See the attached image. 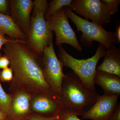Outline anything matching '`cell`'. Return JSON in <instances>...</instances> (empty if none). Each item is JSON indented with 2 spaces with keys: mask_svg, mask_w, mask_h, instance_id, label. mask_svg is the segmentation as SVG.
<instances>
[{
  "mask_svg": "<svg viewBox=\"0 0 120 120\" xmlns=\"http://www.w3.org/2000/svg\"><path fill=\"white\" fill-rule=\"evenodd\" d=\"M68 17L64 7L46 19L50 30L56 35V45L57 46L63 43L71 45L77 51L82 52L83 49L75 31L69 24Z\"/></svg>",
  "mask_w": 120,
  "mask_h": 120,
  "instance_id": "52a82bcc",
  "label": "cell"
},
{
  "mask_svg": "<svg viewBox=\"0 0 120 120\" xmlns=\"http://www.w3.org/2000/svg\"><path fill=\"white\" fill-rule=\"evenodd\" d=\"M11 17L28 39L34 1L31 0H12L11 1Z\"/></svg>",
  "mask_w": 120,
  "mask_h": 120,
  "instance_id": "7c38bea8",
  "label": "cell"
},
{
  "mask_svg": "<svg viewBox=\"0 0 120 120\" xmlns=\"http://www.w3.org/2000/svg\"><path fill=\"white\" fill-rule=\"evenodd\" d=\"M27 42L11 39L4 45V56L10 61L13 72L9 90L53 94L44 75L42 57L30 49Z\"/></svg>",
  "mask_w": 120,
  "mask_h": 120,
  "instance_id": "6da1fadb",
  "label": "cell"
},
{
  "mask_svg": "<svg viewBox=\"0 0 120 120\" xmlns=\"http://www.w3.org/2000/svg\"><path fill=\"white\" fill-rule=\"evenodd\" d=\"M58 58L63 66L71 68L86 88L92 92H97L95 86V75L98 62L103 57L106 50L105 46L99 44L95 54L86 60L74 58L66 52L61 45L58 46Z\"/></svg>",
  "mask_w": 120,
  "mask_h": 120,
  "instance_id": "277c9868",
  "label": "cell"
},
{
  "mask_svg": "<svg viewBox=\"0 0 120 120\" xmlns=\"http://www.w3.org/2000/svg\"><path fill=\"white\" fill-rule=\"evenodd\" d=\"M99 95L86 88L73 72L65 74L60 98L64 109L77 116L82 115L92 107Z\"/></svg>",
  "mask_w": 120,
  "mask_h": 120,
  "instance_id": "7a4b0ae2",
  "label": "cell"
},
{
  "mask_svg": "<svg viewBox=\"0 0 120 120\" xmlns=\"http://www.w3.org/2000/svg\"><path fill=\"white\" fill-rule=\"evenodd\" d=\"M12 100L11 95L6 93L0 83V110L7 115L10 110Z\"/></svg>",
  "mask_w": 120,
  "mask_h": 120,
  "instance_id": "e0dca14e",
  "label": "cell"
},
{
  "mask_svg": "<svg viewBox=\"0 0 120 120\" xmlns=\"http://www.w3.org/2000/svg\"><path fill=\"white\" fill-rule=\"evenodd\" d=\"M48 7L46 0L34 1V11L27 41L28 47L41 57L45 48L52 42L53 31L45 17Z\"/></svg>",
  "mask_w": 120,
  "mask_h": 120,
  "instance_id": "3957f363",
  "label": "cell"
},
{
  "mask_svg": "<svg viewBox=\"0 0 120 120\" xmlns=\"http://www.w3.org/2000/svg\"><path fill=\"white\" fill-rule=\"evenodd\" d=\"M103 62L96 68L97 71L111 73L120 77V50L115 45L107 49Z\"/></svg>",
  "mask_w": 120,
  "mask_h": 120,
  "instance_id": "5bb4252c",
  "label": "cell"
},
{
  "mask_svg": "<svg viewBox=\"0 0 120 120\" xmlns=\"http://www.w3.org/2000/svg\"><path fill=\"white\" fill-rule=\"evenodd\" d=\"M115 33V38H116V43H120V25L119 24L117 27Z\"/></svg>",
  "mask_w": 120,
  "mask_h": 120,
  "instance_id": "484cf974",
  "label": "cell"
},
{
  "mask_svg": "<svg viewBox=\"0 0 120 120\" xmlns=\"http://www.w3.org/2000/svg\"><path fill=\"white\" fill-rule=\"evenodd\" d=\"M42 58L46 80L53 94L60 99L62 80L65 75L63 72L64 66L56 55L53 42L45 48Z\"/></svg>",
  "mask_w": 120,
  "mask_h": 120,
  "instance_id": "8992f818",
  "label": "cell"
},
{
  "mask_svg": "<svg viewBox=\"0 0 120 120\" xmlns=\"http://www.w3.org/2000/svg\"><path fill=\"white\" fill-rule=\"evenodd\" d=\"M69 18L77 27V31H80V41L83 46L91 47L93 41L98 42L106 49L112 47L116 42L115 33L107 31L98 24L90 22L76 15L69 8L64 7Z\"/></svg>",
  "mask_w": 120,
  "mask_h": 120,
  "instance_id": "5b68a950",
  "label": "cell"
},
{
  "mask_svg": "<svg viewBox=\"0 0 120 120\" xmlns=\"http://www.w3.org/2000/svg\"><path fill=\"white\" fill-rule=\"evenodd\" d=\"M72 0H53L51 1L49 5V7L45 13V19L58 11L64 7L70 8Z\"/></svg>",
  "mask_w": 120,
  "mask_h": 120,
  "instance_id": "2e32d148",
  "label": "cell"
},
{
  "mask_svg": "<svg viewBox=\"0 0 120 120\" xmlns=\"http://www.w3.org/2000/svg\"><path fill=\"white\" fill-rule=\"evenodd\" d=\"M13 78V71L11 68L4 69L0 73V79L2 82H11Z\"/></svg>",
  "mask_w": 120,
  "mask_h": 120,
  "instance_id": "d6986e66",
  "label": "cell"
},
{
  "mask_svg": "<svg viewBox=\"0 0 120 120\" xmlns=\"http://www.w3.org/2000/svg\"><path fill=\"white\" fill-rule=\"evenodd\" d=\"M102 1L106 5L110 15H112L118 12L120 0H102Z\"/></svg>",
  "mask_w": 120,
  "mask_h": 120,
  "instance_id": "ac0fdd59",
  "label": "cell"
},
{
  "mask_svg": "<svg viewBox=\"0 0 120 120\" xmlns=\"http://www.w3.org/2000/svg\"><path fill=\"white\" fill-rule=\"evenodd\" d=\"M10 64V61L6 56H0V69L8 68Z\"/></svg>",
  "mask_w": 120,
  "mask_h": 120,
  "instance_id": "603a6c76",
  "label": "cell"
},
{
  "mask_svg": "<svg viewBox=\"0 0 120 120\" xmlns=\"http://www.w3.org/2000/svg\"><path fill=\"white\" fill-rule=\"evenodd\" d=\"M60 113L53 116L48 117L32 113L29 117L28 120H60Z\"/></svg>",
  "mask_w": 120,
  "mask_h": 120,
  "instance_id": "44dd1931",
  "label": "cell"
},
{
  "mask_svg": "<svg viewBox=\"0 0 120 120\" xmlns=\"http://www.w3.org/2000/svg\"><path fill=\"white\" fill-rule=\"evenodd\" d=\"M8 1L0 0V12H5L7 10Z\"/></svg>",
  "mask_w": 120,
  "mask_h": 120,
  "instance_id": "d4e9b609",
  "label": "cell"
},
{
  "mask_svg": "<svg viewBox=\"0 0 120 120\" xmlns=\"http://www.w3.org/2000/svg\"><path fill=\"white\" fill-rule=\"evenodd\" d=\"M60 120H82L78 118L77 116L62 109L60 113Z\"/></svg>",
  "mask_w": 120,
  "mask_h": 120,
  "instance_id": "ffe728a7",
  "label": "cell"
},
{
  "mask_svg": "<svg viewBox=\"0 0 120 120\" xmlns=\"http://www.w3.org/2000/svg\"><path fill=\"white\" fill-rule=\"evenodd\" d=\"M30 94V109L32 113L51 117L60 113L63 109L60 100L53 94L39 92Z\"/></svg>",
  "mask_w": 120,
  "mask_h": 120,
  "instance_id": "9c48e42d",
  "label": "cell"
},
{
  "mask_svg": "<svg viewBox=\"0 0 120 120\" xmlns=\"http://www.w3.org/2000/svg\"><path fill=\"white\" fill-rule=\"evenodd\" d=\"M11 40V39H8L5 38L4 33L0 29V50L1 49L3 45L10 41Z\"/></svg>",
  "mask_w": 120,
  "mask_h": 120,
  "instance_id": "cb8c5ba5",
  "label": "cell"
},
{
  "mask_svg": "<svg viewBox=\"0 0 120 120\" xmlns=\"http://www.w3.org/2000/svg\"><path fill=\"white\" fill-rule=\"evenodd\" d=\"M69 8L86 19H91L101 26L112 21L106 5L101 0H72Z\"/></svg>",
  "mask_w": 120,
  "mask_h": 120,
  "instance_id": "ba28073f",
  "label": "cell"
},
{
  "mask_svg": "<svg viewBox=\"0 0 120 120\" xmlns=\"http://www.w3.org/2000/svg\"><path fill=\"white\" fill-rule=\"evenodd\" d=\"M0 120H8L7 115L0 110Z\"/></svg>",
  "mask_w": 120,
  "mask_h": 120,
  "instance_id": "4316f807",
  "label": "cell"
},
{
  "mask_svg": "<svg viewBox=\"0 0 120 120\" xmlns=\"http://www.w3.org/2000/svg\"><path fill=\"white\" fill-rule=\"evenodd\" d=\"M10 94L12 100L8 120H28L32 114L30 109V94L22 90L12 91Z\"/></svg>",
  "mask_w": 120,
  "mask_h": 120,
  "instance_id": "8fae6325",
  "label": "cell"
},
{
  "mask_svg": "<svg viewBox=\"0 0 120 120\" xmlns=\"http://www.w3.org/2000/svg\"><path fill=\"white\" fill-rule=\"evenodd\" d=\"M0 29L4 34L17 40L26 41L27 37L17 26L12 17L0 13Z\"/></svg>",
  "mask_w": 120,
  "mask_h": 120,
  "instance_id": "9a60e30c",
  "label": "cell"
},
{
  "mask_svg": "<svg viewBox=\"0 0 120 120\" xmlns=\"http://www.w3.org/2000/svg\"><path fill=\"white\" fill-rule=\"evenodd\" d=\"M109 120H120V103H118L111 114Z\"/></svg>",
  "mask_w": 120,
  "mask_h": 120,
  "instance_id": "7402d4cb",
  "label": "cell"
},
{
  "mask_svg": "<svg viewBox=\"0 0 120 120\" xmlns=\"http://www.w3.org/2000/svg\"><path fill=\"white\" fill-rule=\"evenodd\" d=\"M94 82L102 88L104 95H120V77L117 76L97 71Z\"/></svg>",
  "mask_w": 120,
  "mask_h": 120,
  "instance_id": "4fadbf2b",
  "label": "cell"
},
{
  "mask_svg": "<svg viewBox=\"0 0 120 120\" xmlns=\"http://www.w3.org/2000/svg\"><path fill=\"white\" fill-rule=\"evenodd\" d=\"M119 96L99 95L92 107L82 115V118L92 120H109L118 104Z\"/></svg>",
  "mask_w": 120,
  "mask_h": 120,
  "instance_id": "30bf717a",
  "label": "cell"
}]
</instances>
